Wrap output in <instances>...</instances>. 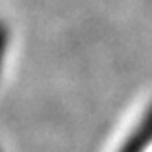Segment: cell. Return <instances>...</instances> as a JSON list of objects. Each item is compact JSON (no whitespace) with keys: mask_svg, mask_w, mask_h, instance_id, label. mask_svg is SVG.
<instances>
[{"mask_svg":"<svg viewBox=\"0 0 152 152\" xmlns=\"http://www.w3.org/2000/svg\"><path fill=\"white\" fill-rule=\"evenodd\" d=\"M6 42H7V31L2 26V22H0V62H2L4 51H6Z\"/></svg>","mask_w":152,"mask_h":152,"instance_id":"cell-1","label":"cell"}]
</instances>
